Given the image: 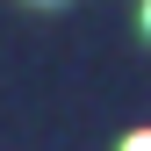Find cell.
Wrapping results in <instances>:
<instances>
[{"instance_id":"1","label":"cell","mask_w":151,"mask_h":151,"mask_svg":"<svg viewBox=\"0 0 151 151\" xmlns=\"http://www.w3.org/2000/svg\"><path fill=\"white\" fill-rule=\"evenodd\" d=\"M122 151H151V129H137V137H122Z\"/></svg>"},{"instance_id":"2","label":"cell","mask_w":151,"mask_h":151,"mask_svg":"<svg viewBox=\"0 0 151 151\" xmlns=\"http://www.w3.org/2000/svg\"><path fill=\"white\" fill-rule=\"evenodd\" d=\"M144 22H151V7H144Z\"/></svg>"}]
</instances>
